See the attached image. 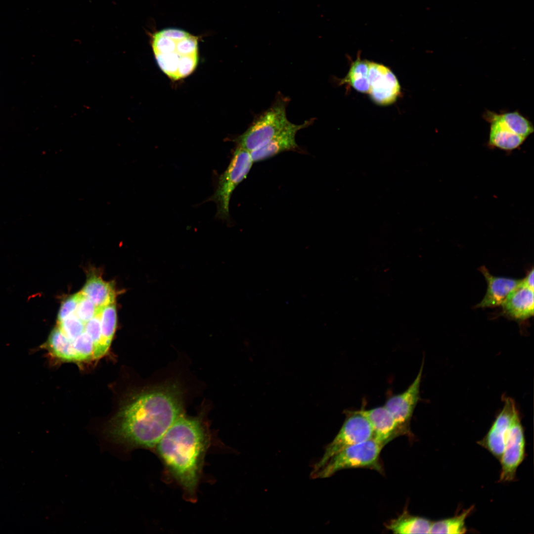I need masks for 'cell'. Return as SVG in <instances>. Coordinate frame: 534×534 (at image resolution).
I'll use <instances>...</instances> for the list:
<instances>
[{"label": "cell", "mask_w": 534, "mask_h": 534, "mask_svg": "<svg viewBox=\"0 0 534 534\" xmlns=\"http://www.w3.org/2000/svg\"><path fill=\"white\" fill-rule=\"evenodd\" d=\"M181 415L178 392L164 387L136 396L110 423L107 435L112 441L130 448H155Z\"/></svg>", "instance_id": "6da1fadb"}, {"label": "cell", "mask_w": 534, "mask_h": 534, "mask_svg": "<svg viewBox=\"0 0 534 534\" xmlns=\"http://www.w3.org/2000/svg\"><path fill=\"white\" fill-rule=\"evenodd\" d=\"M210 437L198 419L180 415L155 446L166 474L194 502Z\"/></svg>", "instance_id": "7a4b0ae2"}, {"label": "cell", "mask_w": 534, "mask_h": 534, "mask_svg": "<svg viewBox=\"0 0 534 534\" xmlns=\"http://www.w3.org/2000/svg\"><path fill=\"white\" fill-rule=\"evenodd\" d=\"M152 47L159 67L174 80L178 79L180 61L198 55L197 37L181 29L167 28L156 32L152 37Z\"/></svg>", "instance_id": "3957f363"}, {"label": "cell", "mask_w": 534, "mask_h": 534, "mask_svg": "<svg viewBox=\"0 0 534 534\" xmlns=\"http://www.w3.org/2000/svg\"><path fill=\"white\" fill-rule=\"evenodd\" d=\"M289 99L280 95L270 107L259 116L247 130L236 139L238 146L251 152L269 141L291 122L286 117Z\"/></svg>", "instance_id": "277c9868"}, {"label": "cell", "mask_w": 534, "mask_h": 534, "mask_svg": "<svg viewBox=\"0 0 534 534\" xmlns=\"http://www.w3.org/2000/svg\"><path fill=\"white\" fill-rule=\"evenodd\" d=\"M384 446L374 438L352 445L331 457L313 478H327L343 469L366 468L383 471L380 453Z\"/></svg>", "instance_id": "5b68a950"}, {"label": "cell", "mask_w": 534, "mask_h": 534, "mask_svg": "<svg viewBox=\"0 0 534 534\" xmlns=\"http://www.w3.org/2000/svg\"><path fill=\"white\" fill-rule=\"evenodd\" d=\"M253 163L250 152L238 146L226 169L219 176L214 193L208 199L216 203L218 218L222 220L229 218L231 195L238 184L246 178Z\"/></svg>", "instance_id": "8992f818"}, {"label": "cell", "mask_w": 534, "mask_h": 534, "mask_svg": "<svg viewBox=\"0 0 534 534\" xmlns=\"http://www.w3.org/2000/svg\"><path fill=\"white\" fill-rule=\"evenodd\" d=\"M373 437L372 427L362 410L348 411L339 432L326 446L323 456L314 465L311 474L319 470L331 457L342 450Z\"/></svg>", "instance_id": "52a82bcc"}, {"label": "cell", "mask_w": 534, "mask_h": 534, "mask_svg": "<svg viewBox=\"0 0 534 534\" xmlns=\"http://www.w3.org/2000/svg\"><path fill=\"white\" fill-rule=\"evenodd\" d=\"M503 405L486 435L478 444L487 449L500 460L506 442L514 421L520 415L514 400L510 398L503 399Z\"/></svg>", "instance_id": "ba28073f"}, {"label": "cell", "mask_w": 534, "mask_h": 534, "mask_svg": "<svg viewBox=\"0 0 534 534\" xmlns=\"http://www.w3.org/2000/svg\"><path fill=\"white\" fill-rule=\"evenodd\" d=\"M423 364L416 378L402 393L391 396L384 405L399 425L404 435L410 433L409 424L420 397V387Z\"/></svg>", "instance_id": "9c48e42d"}, {"label": "cell", "mask_w": 534, "mask_h": 534, "mask_svg": "<svg viewBox=\"0 0 534 534\" xmlns=\"http://www.w3.org/2000/svg\"><path fill=\"white\" fill-rule=\"evenodd\" d=\"M368 92L371 99L381 105L391 104L400 93L399 83L391 70L377 63L369 61Z\"/></svg>", "instance_id": "30bf717a"}, {"label": "cell", "mask_w": 534, "mask_h": 534, "mask_svg": "<svg viewBox=\"0 0 534 534\" xmlns=\"http://www.w3.org/2000/svg\"><path fill=\"white\" fill-rule=\"evenodd\" d=\"M526 442L520 417L513 423L505 448L500 459L501 472L499 481H513L519 465L525 456Z\"/></svg>", "instance_id": "8fae6325"}, {"label": "cell", "mask_w": 534, "mask_h": 534, "mask_svg": "<svg viewBox=\"0 0 534 534\" xmlns=\"http://www.w3.org/2000/svg\"><path fill=\"white\" fill-rule=\"evenodd\" d=\"M313 119L301 125L291 123L284 130L261 147L250 152L254 162L263 161L281 152L295 150L298 147L295 140L297 133L310 126Z\"/></svg>", "instance_id": "7c38bea8"}, {"label": "cell", "mask_w": 534, "mask_h": 534, "mask_svg": "<svg viewBox=\"0 0 534 534\" xmlns=\"http://www.w3.org/2000/svg\"><path fill=\"white\" fill-rule=\"evenodd\" d=\"M479 270L486 280L487 288L482 300L474 307L476 309L500 306L508 294L518 287L522 282V279L494 276L484 266H481Z\"/></svg>", "instance_id": "4fadbf2b"}, {"label": "cell", "mask_w": 534, "mask_h": 534, "mask_svg": "<svg viewBox=\"0 0 534 534\" xmlns=\"http://www.w3.org/2000/svg\"><path fill=\"white\" fill-rule=\"evenodd\" d=\"M534 290L520 285L512 291L501 304V315L517 322L534 315Z\"/></svg>", "instance_id": "5bb4252c"}, {"label": "cell", "mask_w": 534, "mask_h": 534, "mask_svg": "<svg viewBox=\"0 0 534 534\" xmlns=\"http://www.w3.org/2000/svg\"><path fill=\"white\" fill-rule=\"evenodd\" d=\"M369 421L374 439L384 446L391 440L404 434L394 418L384 405L362 410Z\"/></svg>", "instance_id": "9a60e30c"}, {"label": "cell", "mask_w": 534, "mask_h": 534, "mask_svg": "<svg viewBox=\"0 0 534 534\" xmlns=\"http://www.w3.org/2000/svg\"><path fill=\"white\" fill-rule=\"evenodd\" d=\"M484 118L490 124L488 143L491 147L512 151L520 146L526 139L507 127L498 113L487 111L484 114Z\"/></svg>", "instance_id": "2e32d148"}, {"label": "cell", "mask_w": 534, "mask_h": 534, "mask_svg": "<svg viewBox=\"0 0 534 534\" xmlns=\"http://www.w3.org/2000/svg\"><path fill=\"white\" fill-rule=\"evenodd\" d=\"M81 292L90 300L97 309L114 303L116 297L114 285L110 282L104 281L95 274L89 276Z\"/></svg>", "instance_id": "e0dca14e"}, {"label": "cell", "mask_w": 534, "mask_h": 534, "mask_svg": "<svg viewBox=\"0 0 534 534\" xmlns=\"http://www.w3.org/2000/svg\"><path fill=\"white\" fill-rule=\"evenodd\" d=\"M432 522L429 520L413 516L404 511L396 519L389 522L386 528L394 534H429Z\"/></svg>", "instance_id": "ac0fdd59"}, {"label": "cell", "mask_w": 534, "mask_h": 534, "mask_svg": "<svg viewBox=\"0 0 534 534\" xmlns=\"http://www.w3.org/2000/svg\"><path fill=\"white\" fill-rule=\"evenodd\" d=\"M369 61L361 59L359 56L351 64L346 76L341 80L340 84H347L358 91L366 93L369 91Z\"/></svg>", "instance_id": "d6986e66"}, {"label": "cell", "mask_w": 534, "mask_h": 534, "mask_svg": "<svg viewBox=\"0 0 534 534\" xmlns=\"http://www.w3.org/2000/svg\"><path fill=\"white\" fill-rule=\"evenodd\" d=\"M474 506L454 517L432 522L429 534H461L466 533L465 520Z\"/></svg>", "instance_id": "ffe728a7"}, {"label": "cell", "mask_w": 534, "mask_h": 534, "mask_svg": "<svg viewBox=\"0 0 534 534\" xmlns=\"http://www.w3.org/2000/svg\"><path fill=\"white\" fill-rule=\"evenodd\" d=\"M499 116L512 132L526 138L534 131L531 122L517 111L500 113Z\"/></svg>", "instance_id": "44dd1931"}, {"label": "cell", "mask_w": 534, "mask_h": 534, "mask_svg": "<svg viewBox=\"0 0 534 534\" xmlns=\"http://www.w3.org/2000/svg\"><path fill=\"white\" fill-rule=\"evenodd\" d=\"M102 334L104 339L111 344L117 325V312L114 303L99 309Z\"/></svg>", "instance_id": "7402d4cb"}, {"label": "cell", "mask_w": 534, "mask_h": 534, "mask_svg": "<svg viewBox=\"0 0 534 534\" xmlns=\"http://www.w3.org/2000/svg\"><path fill=\"white\" fill-rule=\"evenodd\" d=\"M97 309L94 304L81 292L78 293V299L75 314L86 323L97 313Z\"/></svg>", "instance_id": "603a6c76"}, {"label": "cell", "mask_w": 534, "mask_h": 534, "mask_svg": "<svg viewBox=\"0 0 534 534\" xmlns=\"http://www.w3.org/2000/svg\"><path fill=\"white\" fill-rule=\"evenodd\" d=\"M78 299V293L66 298L61 304L57 316L60 321L75 313Z\"/></svg>", "instance_id": "cb8c5ba5"}, {"label": "cell", "mask_w": 534, "mask_h": 534, "mask_svg": "<svg viewBox=\"0 0 534 534\" xmlns=\"http://www.w3.org/2000/svg\"><path fill=\"white\" fill-rule=\"evenodd\" d=\"M534 268L532 267V269L527 273L526 277L522 279V282L520 285L534 290Z\"/></svg>", "instance_id": "d4e9b609"}]
</instances>
